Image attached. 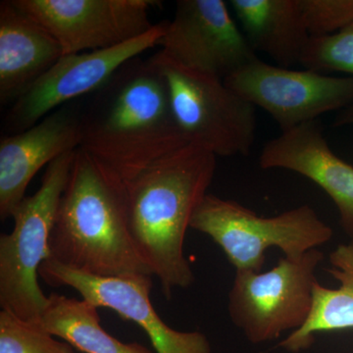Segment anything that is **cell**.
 Wrapping results in <instances>:
<instances>
[{
	"label": "cell",
	"mask_w": 353,
	"mask_h": 353,
	"mask_svg": "<svg viewBox=\"0 0 353 353\" xmlns=\"http://www.w3.org/2000/svg\"><path fill=\"white\" fill-rule=\"evenodd\" d=\"M323 259L316 248L283 257L267 272L236 271L228 311L248 341L260 345L303 328L312 312L316 270Z\"/></svg>",
	"instance_id": "obj_7"
},
{
	"label": "cell",
	"mask_w": 353,
	"mask_h": 353,
	"mask_svg": "<svg viewBox=\"0 0 353 353\" xmlns=\"http://www.w3.org/2000/svg\"><path fill=\"white\" fill-rule=\"evenodd\" d=\"M167 25H154L143 36L114 48L63 55L14 102L9 124L25 131L66 102L101 90L125 64L159 46Z\"/></svg>",
	"instance_id": "obj_10"
},
{
	"label": "cell",
	"mask_w": 353,
	"mask_h": 353,
	"mask_svg": "<svg viewBox=\"0 0 353 353\" xmlns=\"http://www.w3.org/2000/svg\"><path fill=\"white\" fill-rule=\"evenodd\" d=\"M259 164L264 170L296 172L319 185L336 204L341 229L353 241V166L334 154L317 120L269 141Z\"/></svg>",
	"instance_id": "obj_14"
},
{
	"label": "cell",
	"mask_w": 353,
	"mask_h": 353,
	"mask_svg": "<svg viewBox=\"0 0 353 353\" xmlns=\"http://www.w3.org/2000/svg\"><path fill=\"white\" fill-rule=\"evenodd\" d=\"M63 51L38 21L6 0L0 4V101H17Z\"/></svg>",
	"instance_id": "obj_15"
},
{
	"label": "cell",
	"mask_w": 353,
	"mask_h": 353,
	"mask_svg": "<svg viewBox=\"0 0 353 353\" xmlns=\"http://www.w3.org/2000/svg\"><path fill=\"white\" fill-rule=\"evenodd\" d=\"M67 341H60L41 322L20 319L0 311V353H77Z\"/></svg>",
	"instance_id": "obj_19"
},
{
	"label": "cell",
	"mask_w": 353,
	"mask_h": 353,
	"mask_svg": "<svg viewBox=\"0 0 353 353\" xmlns=\"http://www.w3.org/2000/svg\"><path fill=\"white\" fill-rule=\"evenodd\" d=\"M329 263L327 272L340 285L331 289L316 283L308 321L279 345L287 352L307 350L317 333L353 329V241L336 246L330 254Z\"/></svg>",
	"instance_id": "obj_17"
},
{
	"label": "cell",
	"mask_w": 353,
	"mask_h": 353,
	"mask_svg": "<svg viewBox=\"0 0 353 353\" xmlns=\"http://www.w3.org/2000/svg\"><path fill=\"white\" fill-rule=\"evenodd\" d=\"M311 38L330 36L353 22V0H299Z\"/></svg>",
	"instance_id": "obj_21"
},
{
	"label": "cell",
	"mask_w": 353,
	"mask_h": 353,
	"mask_svg": "<svg viewBox=\"0 0 353 353\" xmlns=\"http://www.w3.org/2000/svg\"><path fill=\"white\" fill-rule=\"evenodd\" d=\"M216 157L188 143L125 183L132 243L168 301L174 290L188 289L196 281L183 252L185 234L208 194Z\"/></svg>",
	"instance_id": "obj_1"
},
{
	"label": "cell",
	"mask_w": 353,
	"mask_h": 353,
	"mask_svg": "<svg viewBox=\"0 0 353 353\" xmlns=\"http://www.w3.org/2000/svg\"><path fill=\"white\" fill-rule=\"evenodd\" d=\"M190 229L210 236L236 271L262 272L270 248L296 257L329 243L334 234L309 205L263 217L239 202L211 194L196 208Z\"/></svg>",
	"instance_id": "obj_5"
},
{
	"label": "cell",
	"mask_w": 353,
	"mask_h": 353,
	"mask_svg": "<svg viewBox=\"0 0 353 353\" xmlns=\"http://www.w3.org/2000/svg\"><path fill=\"white\" fill-rule=\"evenodd\" d=\"M301 65L319 73L341 72L353 77V22L336 34L310 38Z\"/></svg>",
	"instance_id": "obj_20"
},
{
	"label": "cell",
	"mask_w": 353,
	"mask_h": 353,
	"mask_svg": "<svg viewBox=\"0 0 353 353\" xmlns=\"http://www.w3.org/2000/svg\"><path fill=\"white\" fill-rule=\"evenodd\" d=\"M134 58L97 94L82 117L81 148L124 183L188 145L176 126L164 77Z\"/></svg>",
	"instance_id": "obj_2"
},
{
	"label": "cell",
	"mask_w": 353,
	"mask_h": 353,
	"mask_svg": "<svg viewBox=\"0 0 353 353\" xmlns=\"http://www.w3.org/2000/svg\"><path fill=\"white\" fill-rule=\"evenodd\" d=\"M150 60L166 81L174 119L188 143L216 157L250 154L257 128L252 103L222 79L185 68L160 51Z\"/></svg>",
	"instance_id": "obj_6"
},
{
	"label": "cell",
	"mask_w": 353,
	"mask_h": 353,
	"mask_svg": "<svg viewBox=\"0 0 353 353\" xmlns=\"http://www.w3.org/2000/svg\"><path fill=\"white\" fill-rule=\"evenodd\" d=\"M347 125H353V104L343 109L334 122V126L336 127L347 126Z\"/></svg>",
	"instance_id": "obj_22"
},
{
	"label": "cell",
	"mask_w": 353,
	"mask_h": 353,
	"mask_svg": "<svg viewBox=\"0 0 353 353\" xmlns=\"http://www.w3.org/2000/svg\"><path fill=\"white\" fill-rule=\"evenodd\" d=\"M39 276L48 285L72 288L97 307L111 309L123 319L136 323L148 334L157 353H212L205 334L176 331L157 314L150 301V275L99 277L48 259L39 268Z\"/></svg>",
	"instance_id": "obj_12"
},
{
	"label": "cell",
	"mask_w": 353,
	"mask_h": 353,
	"mask_svg": "<svg viewBox=\"0 0 353 353\" xmlns=\"http://www.w3.org/2000/svg\"><path fill=\"white\" fill-rule=\"evenodd\" d=\"M54 37L63 54L114 48L143 36L154 0H13Z\"/></svg>",
	"instance_id": "obj_9"
},
{
	"label": "cell",
	"mask_w": 353,
	"mask_h": 353,
	"mask_svg": "<svg viewBox=\"0 0 353 353\" xmlns=\"http://www.w3.org/2000/svg\"><path fill=\"white\" fill-rule=\"evenodd\" d=\"M75 153H65L46 167L39 190L13 211L11 233L0 236V306L25 321L41 322L48 305L38 276L50 259L51 231Z\"/></svg>",
	"instance_id": "obj_4"
},
{
	"label": "cell",
	"mask_w": 353,
	"mask_h": 353,
	"mask_svg": "<svg viewBox=\"0 0 353 353\" xmlns=\"http://www.w3.org/2000/svg\"><path fill=\"white\" fill-rule=\"evenodd\" d=\"M99 310L85 299L53 292L48 296L41 324L83 353H152L141 343H122L111 336L102 328Z\"/></svg>",
	"instance_id": "obj_18"
},
{
	"label": "cell",
	"mask_w": 353,
	"mask_h": 353,
	"mask_svg": "<svg viewBox=\"0 0 353 353\" xmlns=\"http://www.w3.org/2000/svg\"><path fill=\"white\" fill-rule=\"evenodd\" d=\"M48 259L99 277L152 276L132 243L126 185L81 148L58 206Z\"/></svg>",
	"instance_id": "obj_3"
},
{
	"label": "cell",
	"mask_w": 353,
	"mask_h": 353,
	"mask_svg": "<svg viewBox=\"0 0 353 353\" xmlns=\"http://www.w3.org/2000/svg\"><path fill=\"white\" fill-rule=\"evenodd\" d=\"M82 117L57 109L36 125L0 141V218H11L34 175L82 143Z\"/></svg>",
	"instance_id": "obj_13"
},
{
	"label": "cell",
	"mask_w": 353,
	"mask_h": 353,
	"mask_svg": "<svg viewBox=\"0 0 353 353\" xmlns=\"http://www.w3.org/2000/svg\"><path fill=\"white\" fill-rule=\"evenodd\" d=\"M224 82L254 108L266 111L282 132L353 104V77L285 68L259 57Z\"/></svg>",
	"instance_id": "obj_8"
},
{
	"label": "cell",
	"mask_w": 353,
	"mask_h": 353,
	"mask_svg": "<svg viewBox=\"0 0 353 353\" xmlns=\"http://www.w3.org/2000/svg\"><path fill=\"white\" fill-rule=\"evenodd\" d=\"M230 6L253 50L285 68L301 64L311 37L299 0H231Z\"/></svg>",
	"instance_id": "obj_16"
},
{
	"label": "cell",
	"mask_w": 353,
	"mask_h": 353,
	"mask_svg": "<svg viewBox=\"0 0 353 353\" xmlns=\"http://www.w3.org/2000/svg\"><path fill=\"white\" fill-rule=\"evenodd\" d=\"M160 52L185 68L225 79L257 57L222 0H179Z\"/></svg>",
	"instance_id": "obj_11"
}]
</instances>
